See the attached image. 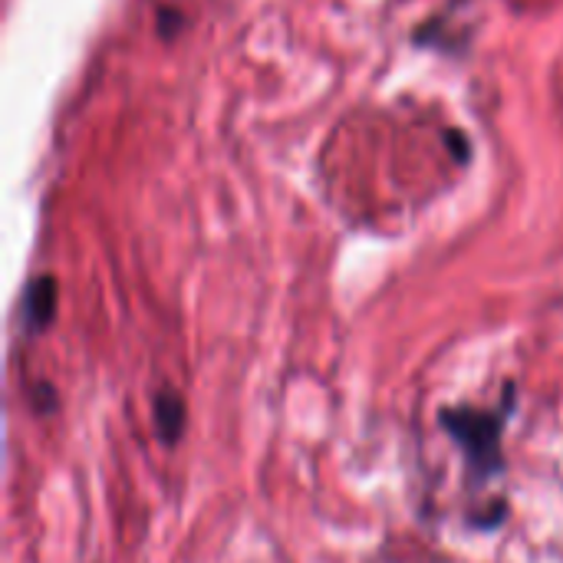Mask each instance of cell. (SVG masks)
Returning a JSON list of instances; mask_svg holds the SVG:
<instances>
[{
  "label": "cell",
  "mask_w": 563,
  "mask_h": 563,
  "mask_svg": "<svg viewBox=\"0 0 563 563\" xmlns=\"http://www.w3.org/2000/svg\"><path fill=\"white\" fill-rule=\"evenodd\" d=\"M53 303H56V284H53L49 277H40V280L30 287V317H33L36 327L49 320Z\"/></svg>",
  "instance_id": "obj_1"
},
{
  "label": "cell",
  "mask_w": 563,
  "mask_h": 563,
  "mask_svg": "<svg viewBox=\"0 0 563 563\" xmlns=\"http://www.w3.org/2000/svg\"><path fill=\"white\" fill-rule=\"evenodd\" d=\"M158 429H162V435L172 442L175 439V432L181 429V406H178V399H162L158 402Z\"/></svg>",
  "instance_id": "obj_2"
}]
</instances>
